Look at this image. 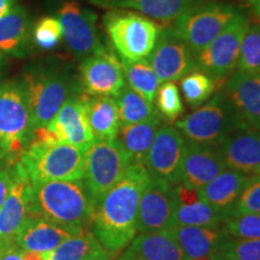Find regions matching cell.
Listing matches in <instances>:
<instances>
[{
    "label": "cell",
    "instance_id": "obj_42",
    "mask_svg": "<svg viewBox=\"0 0 260 260\" xmlns=\"http://www.w3.org/2000/svg\"><path fill=\"white\" fill-rule=\"evenodd\" d=\"M16 0H0V18L14 8Z\"/></svg>",
    "mask_w": 260,
    "mask_h": 260
},
{
    "label": "cell",
    "instance_id": "obj_17",
    "mask_svg": "<svg viewBox=\"0 0 260 260\" xmlns=\"http://www.w3.org/2000/svg\"><path fill=\"white\" fill-rule=\"evenodd\" d=\"M31 182L21 162L14 165V181L0 209V239H14L30 216Z\"/></svg>",
    "mask_w": 260,
    "mask_h": 260
},
{
    "label": "cell",
    "instance_id": "obj_35",
    "mask_svg": "<svg viewBox=\"0 0 260 260\" xmlns=\"http://www.w3.org/2000/svg\"><path fill=\"white\" fill-rule=\"evenodd\" d=\"M154 99L158 115L169 122L176 121L178 117H181L182 113L184 112L180 89H178L176 83L172 82V81L162 82L159 86Z\"/></svg>",
    "mask_w": 260,
    "mask_h": 260
},
{
    "label": "cell",
    "instance_id": "obj_37",
    "mask_svg": "<svg viewBox=\"0 0 260 260\" xmlns=\"http://www.w3.org/2000/svg\"><path fill=\"white\" fill-rule=\"evenodd\" d=\"M218 254L229 260H260V239L235 240L228 235Z\"/></svg>",
    "mask_w": 260,
    "mask_h": 260
},
{
    "label": "cell",
    "instance_id": "obj_25",
    "mask_svg": "<svg viewBox=\"0 0 260 260\" xmlns=\"http://www.w3.org/2000/svg\"><path fill=\"white\" fill-rule=\"evenodd\" d=\"M30 21L23 6L15 5L0 18V53L23 57L30 48Z\"/></svg>",
    "mask_w": 260,
    "mask_h": 260
},
{
    "label": "cell",
    "instance_id": "obj_19",
    "mask_svg": "<svg viewBox=\"0 0 260 260\" xmlns=\"http://www.w3.org/2000/svg\"><path fill=\"white\" fill-rule=\"evenodd\" d=\"M60 144L86 147L94 141L87 116L86 95L69 98L47 125Z\"/></svg>",
    "mask_w": 260,
    "mask_h": 260
},
{
    "label": "cell",
    "instance_id": "obj_43",
    "mask_svg": "<svg viewBox=\"0 0 260 260\" xmlns=\"http://www.w3.org/2000/svg\"><path fill=\"white\" fill-rule=\"evenodd\" d=\"M22 255H23V260H45L44 253L24 251V249H23V252H22Z\"/></svg>",
    "mask_w": 260,
    "mask_h": 260
},
{
    "label": "cell",
    "instance_id": "obj_39",
    "mask_svg": "<svg viewBox=\"0 0 260 260\" xmlns=\"http://www.w3.org/2000/svg\"><path fill=\"white\" fill-rule=\"evenodd\" d=\"M255 213L260 214V175L253 176L233 206L230 216Z\"/></svg>",
    "mask_w": 260,
    "mask_h": 260
},
{
    "label": "cell",
    "instance_id": "obj_32",
    "mask_svg": "<svg viewBox=\"0 0 260 260\" xmlns=\"http://www.w3.org/2000/svg\"><path fill=\"white\" fill-rule=\"evenodd\" d=\"M118 106L119 122L121 125H130L144 122L154 115V107L144 96L125 84L117 96H115Z\"/></svg>",
    "mask_w": 260,
    "mask_h": 260
},
{
    "label": "cell",
    "instance_id": "obj_7",
    "mask_svg": "<svg viewBox=\"0 0 260 260\" xmlns=\"http://www.w3.org/2000/svg\"><path fill=\"white\" fill-rule=\"evenodd\" d=\"M104 25L121 59H145L153 50L161 28L139 12L116 10L105 16Z\"/></svg>",
    "mask_w": 260,
    "mask_h": 260
},
{
    "label": "cell",
    "instance_id": "obj_5",
    "mask_svg": "<svg viewBox=\"0 0 260 260\" xmlns=\"http://www.w3.org/2000/svg\"><path fill=\"white\" fill-rule=\"evenodd\" d=\"M27 94L23 83L0 84V139L6 152V162L14 167L31 140Z\"/></svg>",
    "mask_w": 260,
    "mask_h": 260
},
{
    "label": "cell",
    "instance_id": "obj_10",
    "mask_svg": "<svg viewBox=\"0 0 260 260\" xmlns=\"http://www.w3.org/2000/svg\"><path fill=\"white\" fill-rule=\"evenodd\" d=\"M249 21L239 12L217 38L195 56V69L223 83L236 69L240 48Z\"/></svg>",
    "mask_w": 260,
    "mask_h": 260
},
{
    "label": "cell",
    "instance_id": "obj_14",
    "mask_svg": "<svg viewBox=\"0 0 260 260\" xmlns=\"http://www.w3.org/2000/svg\"><path fill=\"white\" fill-rule=\"evenodd\" d=\"M174 186L151 177L140 199L136 232L140 234L164 233L174 225Z\"/></svg>",
    "mask_w": 260,
    "mask_h": 260
},
{
    "label": "cell",
    "instance_id": "obj_31",
    "mask_svg": "<svg viewBox=\"0 0 260 260\" xmlns=\"http://www.w3.org/2000/svg\"><path fill=\"white\" fill-rule=\"evenodd\" d=\"M121 63L130 88L144 96L147 102L153 103L161 82L147 59L146 58L139 60L121 59Z\"/></svg>",
    "mask_w": 260,
    "mask_h": 260
},
{
    "label": "cell",
    "instance_id": "obj_41",
    "mask_svg": "<svg viewBox=\"0 0 260 260\" xmlns=\"http://www.w3.org/2000/svg\"><path fill=\"white\" fill-rule=\"evenodd\" d=\"M14 181V169H2L0 170V209L5 203L10 188Z\"/></svg>",
    "mask_w": 260,
    "mask_h": 260
},
{
    "label": "cell",
    "instance_id": "obj_48",
    "mask_svg": "<svg viewBox=\"0 0 260 260\" xmlns=\"http://www.w3.org/2000/svg\"><path fill=\"white\" fill-rule=\"evenodd\" d=\"M2 68H3V56L2 53H0V70H2Z\"/></svg>",
    "mask_w": 260,
    "mask_h": 260
},
{
    "label": "cell",
    "instance_id": "obj_3",
    "mask_svg": "<svg viewBox=\"0 0 260 260\" xmlns=\"http://www.w3.org/2000/svg\"><path fill=\"white\" fill-rule=\"evenodd\" d=\"M87 147L68 144L28 145L19 162L31 184L50 181H81L84 177Z\"/></svg>",
    "mask_w": 260,
    "mask_h": 260
},
{
    "label": "cell",
    "instance_id": "obj_29",
    "mask_svg": "<svg viewBox=\"0 0 260 260\" xmlns=\"http://www.w3.org/2000/svg\"><path fill=\"white\" fill-rule=\"evenodd\" d=\"M45 260H112V256L88 230L67 239L53 251L44 253Z\"/></svg>",
    "mask_w": 260,
    "mask_h": 260
},
{
    "label": "cell",
    "instance_id": "obj_47",
    "mask_svg": "<svg viewBox=\"0 0 260 260\" xmlns=\"http://www.w3.org/2000/svg\"><path fill=\"white\" fill-rule=\"evenodd\" d=\"M211 260H229V259L224 258V256L220 255V254H214L212 258H211Z\"/></svg>",
    "mask_w": 260,
    "mask_h": 260
},
{
    "label": "cell",
    "instance_id": "obj_15",
    "mask_svg": "<svg viewBox=\"0 0 260 260\" xmlns=\"http://www.w3.org/2000/svg\"><path fill=\"white\" fill-rule=\"evenodd\" d=\"M81 83L88 96L115 98L125 86L121 60L112 51L105 50L82 60Z\"/></svg>",
    "mask_w": 260,
    "mask_h": 260
},
{
    "label": "cell",
    "instance_id": "obj_30",
    "mask_svg": "<svg viewBox=\"0 0 260 260\" xmlns=\"http://www.w3.org/2000/svg\"><path fill=\"white\" fill-rule=\"evenodd\" d=\"M198 3L199 0H112L110 6L134 9L153 21L171 24L178 16Z\"/></svg>",
    "mask_w": 260,
    "mask_h": 260
},
{
    "label": "cell",
    "instance_id": "obj_33",
    "mask_svg": "<svg viewBox=\"0 0 260 260\" xmlns=\"http://www.w3.org/2000/svg\"><path fill=\"white\" fill-rule=\"evenodd\" d=\"M217 83L212 77L194 69L181 79V90L184 99L191 109L203 106L204 103L212 96L217 88Z\"/></svg>",
    "mask_w": 260,
    "mask_h": 260
},
{
    "label": "cell",
    "instance_id": "obj_4",
    "mask_svg": "<svg viewBox=\"0 0 260 260\" xmlns=\"http://www.w3.org/2000/svg\"><path fill=\"white\" fill-rule=\"evenodd\" d=\"M22 83L27 94L32 130L50 124L71 92L69 77L57 68H32L25 73Z\"/></svg>",
    "mask_w": 260,
    "mask_h": 260
},
{
    "label": "cell",
    "instance_id": "obj_2",
    "mask_svg": "<svg viewBox=\"0 0 260 260\" xmlns=\"http://www.w3.org/2000/svg\"><path fill=\"white\" fill-rule=\"evenodd\" d=\"M95 204L82 180L31 184L30 216L64 228L74 235L90 226Z\"/></svg>",
    "mask_w": 260,
    "mask_h": 260
},
{
    "label": "cell",
    "instance_id": "obj_20",
    "mask_svg": "<svg viewBox=\"0 0 260 260\" xmlns=\"http://www.w3.org/2000/svg\"><path fill=\"white\" fill-rule=\"evenodd\" d=\"M223 93L243 123L260 130V74L236 71L225 81Z\"/></svg>",
    "mask_w": 260,
    "mask_h": 260
},
{
    "label": "cell",
    "instance_id": "obj_11",
    "mask_svg": "<svg viewBox=\"0 0 260 260\" xmlns=\"http://www.w3.org/2000/svg\"><path fill=\"white\" fill-rule=\"evenodd\" d=\"M58 19L64 40L75 57L83 60L106 50L100 40L96 15L93 11L76 2H67L59 10Z\"/></svg>",
    "mask_w": 260,
    "mask_h": 260
},
{
    "label": "cell",
    "instance_id": "obj_49",
    "mask_svg": "<svg viewBox=\"0 0 260 260\" xmlns=\"http://www.w3.org/2000/svg\"><path fill=\"white\" fill-rule=\"evenodd\" d=\"M118 260H124V259H123V258H119V259H118Z\"/></svg>",
    "mask_w": 260,
    "mask_h": 260
},
{
    "label": "cell",
    "instance_id": "obj_12",
    "mask_svg": "<svg viewBox=\"0 0 260 260\" xmlns=\"http://www.w3.org/2000/svg\"><path fill=\"white\" fill-rule=\"evenodd\" d=\"M146 59L161 83L181 80L195 69V53L170 25L161 28L153 50Z\"/></svg>",
    "mask_w": 260,
    "mask_h": 260
},
{
    "label": "cell",
    "instance_id": "obj_21",
    "mask_svg": "<svg viewBox=\"0 0 260 260\" xmlns=\"http://www.w3.org/2000/svg\"><path fill=\"white\" fill-rule=\"evenodd\" d=\"M187 260H211L218 254L228 234L219 226L171 225L167 230Z\"/></svg>",
    "mask_w": 260,
    "mask_h": 260
},
{
    "label": "cell",
    "instance_id": "obj_34",
    "mask_svg": "<svg viewBox=\"0 0 260 260\" xmlns=\"http://www.w3.org/2000/svg\"><path fill=\"white\" fill-rule=\"evenodd\" d=\"M236 71L260 74V24H249L240 48Z\"/></svg>",
    "mask_w": 260,
    "mask_h": 260
},
{
    "label": "cell",
    "instance_id": "obj_22",
    "mask_svg": "<svg viewBox=\"0 0 260 260\" xmlns=\"http://www.w3.org/2000/svg\"><path fill=\"white\" fill-rule=\"evenodd\" d=\"M175 214L174 224L190 226H219L230 216L198 197V190L189 189L183 184L174 186Z\"/></svg>",
    "mask_w": 260,
    "mask_h": 260
},
{
    "label": "cell",
    "instance_id": "obj_38",
    "mask_svg": "<svg viewBox=\"0 0 260 260\" xmlns=\"http://www.w3.org/2000/svg\"><path fill=\"white\" fill-rule=\"evenodd\" d=\"M63 32L59 19L56 17H42L32 30V39L41 50H52L59 44Z\"/></svg>",
    "mask_w": 260,
    "mask_h": 260
},
{
    "label": "cell",
    "instance_id": "obj_6",
    "mask_svg": "<svg viewBox=\"0 0 260 260\" xmlns=\"http://www.w3.org/2000/svg\"><path fill=\"white\" fill-rule=\"evenodd\" d=\"M242 124L243 121L225 94L218 92L210 102L177 121L176 128L189 142L217 146Z\"/></svg>",
    "mask_w": 260,
    "mask_h": 260
},
{
    "label": "cell",
    "instance_id": "obj_9",
    "mask_svg": "<svg viewBox=\"0 0 260 260\" xmlns=\"http://www.w3.org/2000/svg\"><path fill=\"white\" fill-rule=\"evenodd\" d=\"M130 165V158L117 139L94 140L86 151L84 184L98 200L125 176Z\"/></svg>",
    "mask_w": 260,
    "mask_h": 260
},
{
    "label": "cell",
    "instance_id": "obj_27",
    "mask_svg": "<svg viewBox=\"0 0 260 260\" xmlns=\"http://www.w3.org/2000/svg\"><path fill=\"white\" fill-rule=\"evenodd\" d=\"M161 125V117L155 112L149 119L130 125H121L117 141L122 146L133 164L145 165L149 148Z\"/></svg>",
    "mask_w": 260,
    "mask_h": 260
},
{
    "label": "cell",
    "instance_id": "obj_13",
    "mask_svg": "<svg viewBox=\"0 0 260 260\" xmlns=\"http://www.w3.org/2000/svg\"><path fill=\"white\" fill-rule=\"evenodd\" d=\"M187 142L178 129L171 125H160L145 162L151 177L170 184L180 183Z\"/></svg>",
    "mask_w": 260,
    "mask_h": 260
},
{
    "label": "cell",
    "instance_id": "obj_45",
    "mask_svg": "<svg viewBox=\"0 0 260 260\" xmlns=\"http://www.w3.org/2000/svg\"><path fill=\"white\" fill-rule=\"evenodd\" d=\"M88 2L98 6H110L112 0H88Z\"/></svg>",
    "mask_w": 260,
    "mask_h": 260
},
{
    "label": "cell",
    "instance_id": "obj_28",
    "mask_svg": "<svg viewBox=\"0 0 260 260\" xmlns=\"http://www.w3.org/2000/svg\"><path fill=\"white\" fill-rule=\"evenodd\" d=\"M86 106L94 140L116 139L121 122L115 98L86 95Z\"/></svg>",
    "mask_w": 260,
    "mask_h": 260
},
{
    "label": "cell",
    "instance_id": "obj_24",
    "mask_svg": "<svg viewBox=\"0 0 260 260\" xmlns=\"http://www.w3.org/2000/svg\"><path fill=\"white\" fill-rule=\"evenodd\" d=\"M252 177L232 169H225L210 183L199 188L198 197L214 209L230 214L233 206Z\"/></svg>",
    "mask_w": 260,
    "mask_h": 260
},
{
    "label": "cell",
    "instance_id": "obj_23",
    "mask_svg": "<svg viewBox=\"0 0 260 260\" xmlns=\"http://www.w3.org/2000/svg\"><path fill=\"white\" fill-rule=\"evenodd\" d=\"M71 236L74 234L64 228L29 216L19 228L14 240L24 251L48 253Z\"/></svg>",
    "mask_w": 260,
    "mask_h": 260
},
{
    "label": "cell",
    "instance_id": "obj_18",
    "mask_svg": "<svg viewBox=\"0 0 260 260\" xmlns=\"http://www.w3.org/2000/svg\"><path fill=\"white\" fill-rule=\"evenodd\" d=\"M226 169L217 146L187 142L186 154L182 162L180 183L198 190L214 180Z\"/></svg>",
    "mask_w": 260,
    "mask_h": 260
},
{
    "label": "cell",
    "instance_id": "obj_8",
    "mask_svg": "<svg viewBox=\"0 0 260 260\" xmlns=\"http://www.w3.org/2000/svg\"><path fill=\"white\" fill-rule=\"evenodd\" d=\"M239 14L224 3H198L175 19L170 27L187 42L197 56Z\"/></svg>",
    "mask_w": 260,
    "mask_h": 260
},
{
    "label": "cell",
    "instance_id": "obj_44",
    "mask_svg": "<svg viewBox=\"0 0 260 260\" xmlns=\"http://www.w3.org/2000/svg\"><path fill=\"white\" fill-rule=\"evenodd\" d=\"M249 5L253 10V12L256 15V17L260 19V0H248Z\"/></svg>",
    "mask_w": 260,
    "mask_h": 260
},
{
    "label": "cell",
    "instance_id": "obj_26",
    "mask_svg": "<svg viewBox=\"0 0 260 260\" xmlns=\"http://www.w3.org/2000/svg\"><path fill=\"white\" fill-rule=\"evenodd\" d=\"M122 258L124 260H187L181 247L167 232L140 234L129 243Z\"/></svg>",
    "mask_w": 260,
    "mask_h": 260
},
{
    "label": "cell",
    "instance_id": "obj_16",
    "mask_svg": "<svg viewBox=\"0 0 260 260\" xmlns=\"http://www.w3.org/2000/svg\"><path fill=\"white\" fill-rule=\"evenodd\" d=\"M226 169L246 176L260 175V130L243 123L217 145Z\"/></svg>",
    "mask_w": 260,
    "mask_h": 260
},
{
    "label": "cell",
    "instance_id": "obj_40",
    "mask_svg": "<svg viewBox=\"0 0 260 260\" xmlns=\"http://www.w3.org/2000/svg\"><path fill=\"white\" fill-rule=\"evenodd\" d=\"M22 252L14 239H0V260H23Z\"/></svg>",
    "mask_w": 260,
    "mask_h": 260
},
{
    "label": "cell",
    "instance_id": "obj_1",
    "mask_svg": "<svg viewBox=\"0 0 260 260\" xmlns=\"http://www.w3.org/2000/svg\"><path fill=\"white\" fill-rule=\"evenodd\" d=\"M149 180L145 165L132 162L125 176L96 200L90 233L112 258L136 235L140 199Z\"/></svg>",
    "mask_w": 260,
    "mask_h": 260
},
{
    "label": "cell",
    "instance_id": "obj_46",
    "mask_svg": "<svg viewBox=\"0 0 260 260\" xmlns=\"http://www.w3.org/2000/svg\"><path fill=\"white\" fill-rule=\"evenodd\" d=\"M6 160V152L4 148V145H3L2 139H0V167H2L3 161Z\"/></svg>",
    "mask_w": 260,
    "mask_h": 260
},
{
    "label": "cell",
    "instance_id": "obj_36",
    "mask_svg": "<svg viewBox=\"0 0 260 260\" xmlns=\"http://www.w3.org/2000/svg\"><path fill=\"white\" fill-rule=\"evenodd\" d=\"M223 224L224 232L230 237L241 240L260 239V214L246 213L230 216Z\"/></svg>",
    "mask_w": 260,
    "mask_h": 260
}]
</instances>
